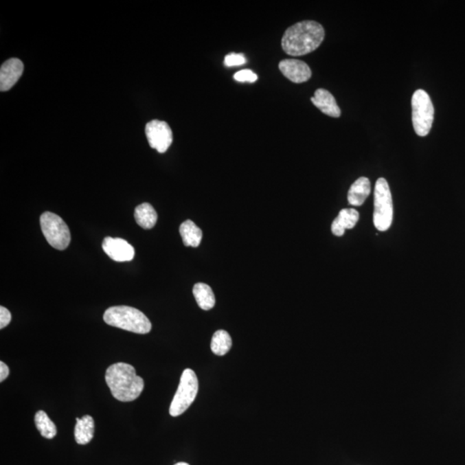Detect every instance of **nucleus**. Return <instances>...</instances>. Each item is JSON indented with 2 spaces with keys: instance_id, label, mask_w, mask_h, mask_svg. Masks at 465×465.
Segmentation results:
<instances>
[{
  "instance_id": "nucleus-1",
  "label": "nucleus",
  "mask_w": 465,
  "mask_h": 465,
  "mask_svg": "<svg viewBox=\"0 0 465 465\" xmlns=\"http://www.w3.org/2000/svg\"><path fill=\"white\" fill-rule=\"evenodd\" d=\"M324 37V29L320 23L303 21L286 30L282 38V47L288 56H305L318 49Z\"/></svg>"
},
{
  "instance_id": "nucleus-2",
  "label": "nucleus",
  "mask_w": 465,
  "mask_h": 465,
  "mask_svg": "<svg viewBox=\"0 0 465 465\" xmlns=\"http://www.w3.org/2000/svg\"><path fill=\"white\" fill-rule=\"evenodd\" d=\"M105 381L114 398L124 402L137 399L144 389V379L126 363L111 365L105 373Z\"/></svg>"
},
{
  "instance_id": "nucleus-3",
  "label": "nucleus",
  "mask_w": 465,
  "mask_h": 465,
  "mask_svg": "<svg viewBox=\"0 0 465 465\" xmlns=\"http://www.w3.org/2000/svg\"><path fill=\"white\" fill-rule=\"evenodd\" d=\"M105 324L124 329L135 334H146L151 331L152 324L148 318L137 308L130 306L109 308L104 314Z\"/></svg>"
},
{
  "instance_id": "nucleus-4",
  "label": "nucleus",
  "mask_w": 465,
  "mask_h": 465,
  "mask_svg": "<svg viewBox=\"0 0 465 465\" xmlns=\"http://www.w3.org/2000/svg\"><path fill=\"white\" fill-rule=\"evenodd\" d=\"M393 201L388 182L380 178L376 181L374 191V213L373 223L376 229L385 232L392 226Z\"/></svg>"
},
{
  "instance_id": "nucleus-5",
  "label": "nucleus",
  "mask_w": 465,
  "mask_h": 465,
  "mask_svg": "<svg viewBox=\"0 0 465 465\" xmlns=\"http://www.w3.org/2000/svg\"><path fill=\"white\" fill-rule=\"evenodd\" d=\"M198 392L199 380L196 373L191 369H185L170 406V415L177 417L184 413L194 402Z\"/></svg>"
},
{
  "instance_id": "nucleus-6",
  "label": "nucleus",
  "mask_w": 465,
  "mask_h": 465,
  "mask_svg": "<svg viewBox=\"0 0 465 465\" xmlns=\"http://www.w3.org/2000/svg\"><path fill=\"white\" fill-rule=\"evenodd\" d=\"M434 120V107L429 93L419 89L412 97V121L416 133L419 137H427L432 128Z\"/></svg>"
},
{
  "instance_id": "nucleus-7",
  "label": "nucleus",
  "mask_w": 465,
  "mask_h": 465,
  "mask_svg": "<svg viewBox=\"0 0 465 465\" xmlns=\"http://www.w3.org/2000/svg\"><path fill=\"white\" fill-rule=\"evenodd\" d=\"M41 229L47 242L58 250H65L71 242L69 227L63 218L51 212L43 213L40 218Z\"/></svg>"
},
{
  "instance_id": "nucleus-8",
  "label": "nucleus",
  "mask_w": 465,
  "mask_h": 465,
  "mask_svg": "<svg viewBox=\"0 0 465 465\" xmlns=\"http://www.w3.org/2000/svg\"><path fill=\"white\" fill-rule=\"evenodd\" d=\"M146 135L149 145L161 154H164L172 142V132L164 121L152 120L146 125Z\"/></svg>"
},
{
  "instance_id": "nucleus-9",
  "label": "nucleus",
  "mask_w": 465,
  "mask_h": 465,
  "mask_svg": "<svg viewBox=\"0 0 465 465\" xmlns=\"http://www.w3.org/2000/svg\"><path fill=\"white\" fill-rule=\"evenodd\" d=\"M102 247L104 253L117 262L131 261L135 254L133 246H131L127 240L121 238L106 237L102 244Z\"/></svg>"
},
{
  "instance_id": "nucleus-10",
  "label": "nucleus",
  "mask_w": 465,
  "mask_h": 465,
  "mask_svg": "<svg viewBox=\"0 0 465 465\" xmlns=\"http://www.w3.org/2000/svg\"><path fill=\"white\" fill-rule=\"evenodd\" d=\"M278 67L284 77L294 83L306 82L312 76L310 67L303 60L285 59L280 62Z\"/></svg>"
},
{
  "instance_id": "nucleus-11",
  "label": "nucleus",
  "mask_w": 465,
  "mask_h": 465,
  "mask_svg": "<svg viewBox=\"0 0 465 465\" xmlns=\"http://www.w3.org/2000/svg\"><path fill=\"white\" fill-rule=\"evenodd\" d=\"M23 72V64L19 59L6 60L0 69V90L9 91L18 82Z\"/></svg>"
},
{
  "instance_id": "nucleus-12",
  "label": "nucleus",
  "mask_w": 465,
  "mask_h": 465,
  "mask_svg": "<svg viewBox=\"0 0 465 465\" xmlns=\"http://www.w3.org/2000/svg\"><path fill=\"white\" fill-rule=\"evenodd\" d=\"M311 102L322 113L331 117H341V109L336 103L334 97L328 90L320 88L315 91L314 97L311 98Z\"/></svg>"
},
{
  "instance_id": "nucleus-13",
  "label": "nucleus",
  "mask_w": 465,
  "mask_h": 465,
  "mask_svg": "<svg viewBox=\"0 0 465 465\" xmlns=\"http://www.w3.org/2000/svg\"><path fill=\"white\" fill-rule=\"evenodd\" d=\"M359 220V213L354 209H344L332 223V233L335 236H344L346 229H354Z\"/></svg>"
},
{
  "instance_id": "nucleus-14",
  "label": "nucleus",
  "mask_w": 465,
  "mask_h": 465,
  "mask_svg": "<svg viewBox=\"0 0 465 465\" xmlns=\"http://www.w3.org/2000/svg\"><path fill=\"white\" fill-rule=\"evenodd\" d=\"M371 193V182L369 179L361 177L357 179L348 192V202L351 205L361 206Z\"/></svg>"
},
{
  "instance_id": "nucleus-15",
  "label": "nucleus",
  "mask_w": 465,
  "mask_h": 465,
  "mask_svg": "<svg viewBox=\"0 0 465 465\" xmlns=\"http://www.w3.org/2000/svg\"><path fill=\"white\" fill-rule=\"evenodd\" d=\"M76 426L74 429V438L79 444H87L91 442L94 436V420L90 416H84L82 418H76Z\"/></svg>"
},
{
  "instance_id": "nucleus-16",
  "label": "nucleus",
  "mask_w": 465,
  "mask_h": 465,
  "mask_svg": "<svg viewBox=\"0 0 465 465\" xmlns=\"http://www.w3.org/2000/svg\"><path fill=\"white\" fill-rule=\"evenodd\" d=\"M135 219L142 229H151L157 223L158 216L150 203H144L135 208Z\"/></svg>"
},
{
  "instance_id": "nucleus-17",
  "label": "nucleus",
  "mask_w": 465,
  "mask_h": 465,
  "mask_svg": "<svg viewBox=\"0 0 465 465\" xmlns=\"http://www.w3.org/2000/svg\"><path fill=\"white\" fill-rule=\"evenodd\" d=\"M179 233L185 247H198L202 242V230L191 220H185L181 224Z\"/></svg>"
},
{
  "instance_id": "nucleus-18",
  "label": "nucleus",
  "mask_w": 465,
  "mask_h": 465,
  "mask_svg": "<svg viewBox=\"0 0 465 465\" xmlns=\"http://www.w3.org/2000/svg\"><path fill=\"white\" fill-rule=\"evenodd\" d=\"M196 304L203 310H209L215 306L216 297L212 288L208 284L199 283L194 285L192 291Z\"/></svg>"
},
{
  "instance_id": "nucleus-19",
  "label": "nucleus",
  "mask_w": 465,
  "mask_h": 465,
  "mask_svg": "<svg viewBox=\"0 0 465 465\" xmlns=\"http://www.w3.org/2000/svg\"><path fill=\"white\" fill-rule=\"evenodd\" d=\"M232 348V339L229 332L225 330H218L214 334L210 344L212 351L216 355L223 356L229 352Z\"/></svg>"
},
{
  "instance_id": "nucleus-20",
  "label": "nucleus",
  "mask_w": 465,
  "mask_h": 465,
  "mask_svg": "<svg viewBox=\"0 0 465 465\" xmlns=\"http://www.w3.org/2000/svg\"><path fill=\"white\" fill-rule=\"evenodd\" d=\"M35 423L41 435L45 439L52 440L53 438L56 437L57 433L56 427L45 412L41 410L36 413Z\"/></svg>"
},
{
  "instance_id": "nucleus-21",
  "label": "nucleus",
  "mask_w": 465,
  "mask_h": 465,
  "mask_svg": "<svg viewBox=\"0 0 465 465\" xmlns=\"http://www.w3.org/2000/svg\"><path fill=\"white\" fill-rule=\"evenodd\" d=\"M247 63L246 57L243 54L231 53L227 54L224 60L227 67H237L244 65Z\"/></svg>"
},
{
  "instance_id": "nucleus-22",
  "label": "nucleus",
  "mask_w": 465,
  "mask_h": 465,
  "mask_svg": "<svg viewBox=\"0 0 465 465\" xmlns=\"http://www.w3.org/2000/svg\"><path fill=\"white\" fill-rule=\"evenodd\" d=\"M234 78L239 82L253 83L258 80L257 74L249 69L239 71L234 76Z\"/></svg>"
},
{
  "instance_id": "nucleus-23",
  "label": "nucleus",
  "mask_w": 465,
  "mask_h": 465,
  "mask_svg": "<svg viewBox=\"0 0 465 465\" xmlns=\"http://www.w3.org/2000/svg\"><path fill=\"white\" fill-rule=\"evenodd\" d=\"M11 321V312H10L8 308L5 307H0V329L8 327Z\"/></svg>"
},
{
  "instance_id": "nucleus-24",
  "label": "nucleus",
  "mask_w": 465,
  "mask_h": 465,
  "mask_svg": "<svg viewBox=\"0 0 465 465\" xmlns=\"http://www.w3.org/2000/svg\"><path fill=\"white\" fill-rule=\"evenodd\" d=\"M10 374V369L4 362H0V382L5 381Z\"/></svg>"
},
{
  "instance_id": "nucleus-25",
  "label": "nucleus",
  "mask_w": 465,
  "mask_h": 465,
  "mask_svg": "<svg viewBox=\"0 0 465 465\" xmlns=\"http://www.w3.org/2000/svg\"><path fill=\"white\" fill-rule=\"evenodd\" d=\"M174 465H190V464L188 463H184V462H181V463H178Z\"/></svg>"
}]
</instances>
